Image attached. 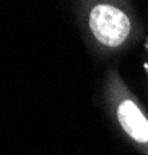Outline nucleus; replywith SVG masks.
<instances>
[{
  "mask_svg": "<svg viewBox=\"0 0 148 155\" xmlns=\"http://www.w3.org/2000/svg\"><path fill=\"white\" fill-rule=\"evenodd\" d=\"M73 3L83 43L100 61L125 55L145 38L133 0H73Z\"/></svg>",
  "mask_w": 148,
  "mask_h": 155,
  "instance_id": "obj_1",
  "label": "nucleus"
},
{
  "mask_svg": "<svg viewBox=\"0 0 148 155\" xmlns=\"http://www.w3.org/2000/svg\"><path fill=\"white\" fill-rule=\"evenodd\" d=\"M100 91L110 120L142 155H148V112L116 64L105 69Z\"/></svg>",
  "mask_w": 148,
  "mask_h": 155,
  "instance_id": "obj_2",
  "label": "nucleus"
},
{
  "mask_svg": "<svg viewBox=\"0 0 148 155\" xmlns=\"http://www.w3.org/2000/svg\"><path fill=\"white\" fill-rule=\"evenodd\" d=\"M143 71H145V86H146V91H148V61L143 63Z\"/></svg>",
  "mask_w": 148,
  "mask_h": 155,
  "instance_id": "obj_3",
  "label": "nucleus"
}]
</instances>
